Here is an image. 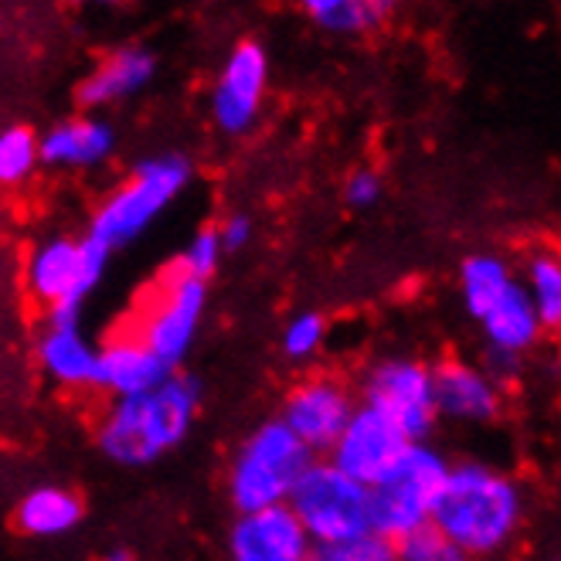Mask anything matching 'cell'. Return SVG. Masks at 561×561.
<instances>
[{
    "instance_id": "6da1fadb",
    "label": "cell",
    "mask_w": 561,
    "mask_h": 561,
    "mask_svg": "<svg viewBox=\"0 0 561 561\" xmlns=\"http://www.w3.org/2000/svg\"><path fill=\"white\" fill-rule=\"evenodd\" d=\"M524 517V493L514 477L486 463L449 467L443 497L433 514V527L470 558L501 551Z\"/></svg>"
},
{
    "instance_id": "7a4b0ae2",
    "label": "cell",
    "mask_w": 561,
    "mask_h": 561,
    "mask_svg": "<svg viewBox=\"0 0 561 561\" xmlns=\"http://www.w3.org/2000/svg\"><path fill=\"white\" fill-rule=\"evenodd\" d=\"M202 409V385L191 375H171L140 399H119L95 428V443L119 467H147L178 449Z\"/></svg>"
},
{
    "instance_id": "3957f363",
    "label": "cell",
    "mask_w": 561,
    "mask_h": 561,
    "mask_svg": "<svg viewBox=\"0 0 561 561\" xmlns=\"http://www.w3.org/2000/svg\"><path fill=\"white\" fill-rule=\"evenodd\" d=\"M449 477V459L428 443H409V449L375 486H368L371 535L399 545L409 535L433 524L436 504Z\"/></svg>"
},
{
    "instance_id": "277c9868",
    "label": "cell",
    "mask_w": 561,
    "mask_h": 561,
    "mask_svg": "<svg viewBox=\"0 0 561 561\" xmlns=\"http://www.w3.org/2000/svg\"><path fill=\"white\" fill-rule=\"evenodd\" d=\"M313 453L296 439L283 419L262 422L239 446L228 470V497L239 514L286 507L293 486L310 470Z\"/></svg>"
},
{
    "instance_id": "5b68a950",
    "label": "cell",
    "mask_w": 561,
    "mask_h": 561,
    "mask_svg": "<svg viewBox=\"0 0 561 561\" xmlns=\"http://www.w3.org/2000/svg\"><path fill=\"white\" fill-rule=\"evenodd\" d=\"M187 184H191V163L181 153H157L140 160L129 181L119 184L95 208L85 236L103 242L110 252L137 242L178 202Z\"/></svg>"
},
{
    "instance_id": "8992f818",
    "label": "cell",
    "mask_w": 561,
    "mask_h": 561,
    "mask_svg": "<svg viewBox=\"0 0 561 561\" xmlns=\"http://www.w3.org/2000/svg\"><path fill=\"white\" fill-rule=\"evenodd\" d=\"M296 520L313 545H337L371 535L368 524V486L354 483L327 459H313L310 470L293 486L289 504Z\"/></svg>"
},
{
    "instance_id": "52a82bcc",
    "label": "cell",
    "mask_w": 561,
    "mask_h": 561,
    "mask_svg": "<svg viewBox=\"0 0 561 561\" xmlns=\"http://www.w3.org/2000/svg\"><path fill=\"white\" fill-rule=\"evenodd\" d=\"M110 255L92 236L48 239L27 259V289L48 310H82L85 296L106 276Z\"/></svg>"
},
{
    "instance_id": "ba28073f",
    "label": "cell",
    "mask_w": 561,
    "mask_h": 561,
    "mask_svg": "<svg viewBox=\"0 0 561 561\" xmlns=\"http://www.w3.org/2000/svg\"><path fill=\"white\" fill-rule=\"evenodd\" d=\"M365 405L381 412L409 443H425L436 425L433 368L415 357H385L365 375Z\"/></svg>"
},
{
    "instance_id": "9c48e42d",
    "label": "cell",
    "mask_w": 561,
    "mask_h": 561,
    "mask_svg": "<svg viewBox=\"0 0 561 561\" xmlns=\"http://www.w3.org/2000/svg\"><path fill=\"white\" fill-rule=\"evenodd\" d=\"M205 304H208V286L171 270L134 334L174 371L187 357L197 330H202Z\"/></svg>"
},
{
    "instance_id": "30bf717a",
    "label": "cell",
    "mask_w": 561,
    "mask_h": 561,
    "mask_svg": "<svg viewBox=\"0 0 561 561\" xmlns=\"http://www.w3.org/2000/svg\"><path fill=\"white\" fill-rule=\"evenodd\" d=\"M409 449V439L394 428L381 412L360 402L337 436L334 449L327 453V463L337 467L344 477H351L360 486H375Z\"/></svg>"
},
{
    "instance_id": "8fae6325",
    "label": "cell",
    "mask_w": 561,
    "mask_h": 561,
    "mask_svg": "<svg viewBox=\"0 0 561 561\" xmlns=\"http://www.w3.org/2000/svg\"><path fill=\"white\" fill-rule=\"evenodd\" d=\"M354 409L357 402L351 399L347 385H341L337 378L317 375L289 391V399L283 405V425L317 456L334 449Z\"/></svg>"
},
{
    "instance_id": "7c38bea8",
    "label": "cell",
    "mask_w": 561,
    "mask_h": 561,
    "mask_svg": "<svg viewBox=\"0 0 561 561\" xmlns=\"http://www.w3.org/2000/svg\"><path fill=\"white\" fill-rule=\"evenodd\" d=\"M270 82V55L259 42H242L228 55L211 92V119L221 134L239 137L259 119Z\"/></svg>"
},
{
    "instance_id": "4fadbf2b",
    "label": "cell",
    "mask_w": 561,
    "mask_h": 561,
    "mask_svg": "<svg viewBox=\"0 0 561 561\" xmlns=\"http://www.w3.org/2000/svg\"><path fill=\"white\" fill-rule=\"evenodd\" d=\"M313 541L289 507L239 514L228 531L232 561H307Z\"/></svg>"
},
{
    "instance_id": "5bb4252c",
    "label": "cell",
    "mask_w": 561,
    "mask_h": 561,
    "mask_svg": "<svg viewBox=\"0 0 561 561\" xmlns=\"http://www.w3.org/2000/svg\"><path fill=\"white\" fill-rule=\"evenodd\" d=\"M433 399L436 415L453 422H493L501 415V388L493 385L483 368L463 365V360H443L433 368Z\"/></svg>"
},
{
    "instance_id": "9a60e30c",
    "label": "cell",
    "mask_w": 561,
    "mask_h": 561,
    "mask_svg": "<svg viewBox=\"0 0 561 561\" xmlns=\"http://www.w3.org/2000/svg\"><path fill=\"white\" fill-rule=\"evenodd\" d=\"M174 371L129 330L123 337H113L99 351V378L95 388L110 391L113 399H140V394L160 388Z\"/></svg>"
},
{
    "instance_id": "2e32d148",
    "label": "cell",
    "mask_w": 561,
    "mask_h": 561,
    "mask_svg": "<svg viewBox=\"0 0 561 561\" xmlns=\"http://www.w3.org/2000/svg\"><path fill=\"white\" fill-rule=\"evenodd\" d=\"M113 147H116L113 126L99 116L61 119L58 126L48 129L45 137H38L42 163H51V168H69V171L95 168V163H103L113 153Z\"/></svg>"
},
{
    "instance_id": "e0dca14e",
    "label": "cell",
    "mask_w": 561,
    "mask_h": 561,
    "mask_svg": "<svg viewBox=\"0 0 561 561\" xmlns=\"http://www.w3.org/2000/svg\"><path fill=\"white\" fill-rule=\"evenodd\" d=\"M153 76H157L153 51H147L140 45H126V48H119L110 58L99 61L95 69L82 79L79 103L89 110L113 106V103H119V99L137 95L140 89H147Z\"/></svg>"
},
{
    "instance_id": "ac0fdd59",
    "label": "cell",
    "mask_w": 561,
    "mask_h": 561,
    "mask_svg": "<svg viewBox=\"0 0 561 561\" xmlns=\"http://www.w3.org/2000/svg\"><path fill=\"white\" fill-rule=\"evenodd\" d=\"M38 360L42 371L61 388H95L99 378V351L89 344L79 323H55L38 337Z\"/></svg>"
},
{
    "instance_id": "d6986e66",
    "label": "cell",
    "mask_w": 561,
    "mask_h": 561,
    "mask_svg": "<svg viewBox=\"0 0 561 561\" xmlns=\"http://www.w3.org/2000/svg\"><path fill=\"white\" fill-rule=\"evenodd\" d=\"M480 327H483V334H486V347L507 351V354H517V357H524L545 334V327H541V320L535 313L531 296H527L520 279H514L501 300L486 310Z\"/></svg>"
},
{
    "instance_id": "ffe728a7",
    "label": "cell",
    "mask_w": 561,
    "mask_h": 561,
    "mask_svg": "<svg viewBox=\"0 0 561 561\" xmlns=\"http://www.w3.org/2000/svg\"><path fill=\"white\" fill-rule=\"evenodd\" d=\"M82 517V497L65 486H38L24 493L18 504V527L31 538H61L76 531Z\"/></svg>"
},
{
    "instance_id": "44dd1931",
    "label": "cell",
    "mask_w": 561,
    "mask_h": 561,
    "mask_svg": "<svg viewBox=\"0 0 561 561\" xmlns=\"http://www.w3.org/2000/svg\"><path fill=\"white\" fill-rule=\"evenodd\" d=\"M511 283H514V273L497 255H486V252L467 255L463 266H459V293H463V307L477 323L507 293Z\"/></svg>"
},
{
    "instance_id": "7402d4cb",
    "label": "cell",
    "mask_w": 561,
    "mask_h": 561,
    "mask_svg": "<svg viewBox=\"0 0 561 561\" xmlns=\"http://www.w3.org/2000/svg\"><path fill=\"white\" fill-rule=\"evenodd\" d=\"M307 18L330 35H368L391 14L385 0H307Z\"/></svg>"
},
{
    "instance_id": "603a6c76",
    "label": "cell",
    "mask_w": 561,
    "mask_h": 561,
    "mask_svg": "<svg viewBox=\"0 0 561 561\" xmlns=\"http://www.w3.org/2000/svg\"><path fill=\"white\" fill-rule=\"evenodd\" d=\"M524 289L531 296L535 313L545 330H554L561 323V255L538 252L527 262Z\"/></svg>"
},
{
    "instance_id": "cb8c5ba5",
    "label": "cell",
    "mask_w": 561,
    "mask_h": 561,
    "mask_svg": "<svg viewBox=\"0 0 561 561\" xmlns=\"http://www.w3.org/2000/svg\"><path fill=\"white\" fill-rule=\"evenodd\" d=\"M42 163L38 157V134L27 126H8L0 134V184L18 187L24 184L35 168Z\"/></svg>"
},
{
    "instance_id": "d4e9b609",
    "label": "cell",
    "mask_w": 561,
    "mask_h": 561,
    "mask_svg": "<svg viewBox=\"0 0 561 561\" xmlns=\"http://www.w3.org/2000/svg\"><path fill=\"white\" fill-rule=\"evenodd\" d=\"M221 255H225V249H221V239H218V228H202V232H194V239L181 249L174 270L181 276L205 283L218 270Z\"/></svg>"
},
{
    "instance_id": "484cf974",
    "label": "cell",
    "mask_w": 561,
    "mask_h": 561,
    "mask_svg": "<svg viewBox=\"0 0 561 561\" xmlns=\"http://www.w3.org/2000/svg\"><path fill=\"white\" fill-rule=\"evenodd\" d=\"M394 561H473V558L467 551H459L453 541H446L436 527L428 524L422 531L394 545Z\"/></svg>"
},
{
    "instance_id": "4316f807",
    "label": "cell",
    "mask_w": 561,
    "mask_h": 561,
    "mask_svg": "<svg viewBox=\"0 0 561 561\" xmlns=\"http://www.w3.org/2000/svg\"><path fill=\"white\" fill-rule=\"evenodd\" d=\"M307 561H394V545L378 535H360L337 545H313Z\"/></svg>"
},
{
    "instance_id": "83f0119b",
    "label": "cell",
    "mask_w": 561,
    "mask_h": 561,
    "mask_svg": "<svg viewBox=\"0 0 561 561\" xmlns=\"http://www.w3.org/2000/svg\"><path fill=\"white\" fill-rule=\"evenodd\" d=\"M323 337H327V320L320 313H300L283 330V354L289 360H307L323 347Z\"/></svg>"
},
{
    "instance_id": "f1b7e54d",
    "label": "cell",
    "mask_w": 561,
    "mask_h": 561,
    "mask_svg": "<svg viewBox=\"0 0 561 561\" xmlns=\"http://www.w3.org/2000/svg\"><path fill=\"white\" fill-rule=\"evenodd\" d=\"M381 191H385L381 174L371 171V168H360V171H354V174L347 178V184H344V202H347L351 208H371V205H378Z\"/></svg>"
},
{
    "instance_id": "f546056e",
    "label": "cell",
    "mask_w": 561,
    "mask_h": 561,
    "mask_svg": "<svg viewBox=\"0 0 561 561\" xmlns=\"http://www.w3.org/2000/svg\"><path fill=\"white\" fill-rule=\"evenodd\" d=\"M483 375L493 381V385H504V381H511V378H517V371H520V357L517 354H507V351H493V347H486V354H483Z\"/></svg>"
},
{
    "instance_id": "4dcf8cb0",
    "label": "cell",
    "mask_w": 561,
    "mask_h": 561,
    "mask_svg": "<svg viewBox=\"0 0 561 561\" xmlns=\"http://www.w3.org/2000/svg\"><path fill=\"white\" fill-rule=\"evenodd\" d=\"M218 239H221V249H225V252L242 249V245L252 239V218H249V215H228V218L218 225Z\"/></svg>"
},
{
    "instance_id": "1f68e13d",
    "label": "cell",
    "mask_w": 561,
    "mask_h": 561,
    "mask_svg": "<svg viewBox=\"0 0 561 561\" xmlns=\"http://www.w3.org/2000/svg\"><path fill=\"white\" fill-rule=\"evenodd\" d=\"M99 561H137V554L134 551H129V548H110L103 558H99Z\"/></svg>"
},
{
    "instance_id": "d6a6232c",
    "label": "cell",
    "mask_w": 561,
    "mask_h": 561,
    "mask_svg": "<svg viewBox=\"0 0 561 561\" xmlns=\"http://www.w3.org/2000/svg\"><path fill=\"white\" fill-rule=\"evenodd\" d=\"M554 330H558V344H561V323H558V327H554Z\"/></svg>"
}]
</instances>
